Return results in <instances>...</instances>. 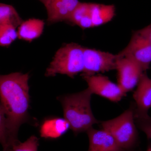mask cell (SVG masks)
<instances>
[{
    "label": "cell",
    "mask_w": 151,
    "mask_h": 151,
    "mask_svg": "<svg viewBox=\"0 0 151 151\" xmlns=\"http://www.w3.org/2000/svg\"><path fill=\"white\" fill-rule=\"evenodd\" d=\"M28 73L15 72L1 75V104L6 115L8 132V151L19 142V128L28 119L30 97Z\"/></svg>",
    "instance_id": "obj_1"
},
{
    "label": "cell",
    "mask_w": 151,
    "mask_h": 151,
    "mask_svg": "<svg viewBox=\"0 0 151 151\" xmlns=\"http://www.w3.org/2000/svg\"><path fill=\"white\" fill-rule=\"evenodd\" d=\"M92 92L89 88L60 98L64 118L75 135L86 132L100 122L94 116L91 106Z\"/></svg>",
    "instance_id": "obj_2"
},
{
    "label": "cell",
    "mask_w": 151,
    "mask_h": 151,
    "mask_svg": "<svg viewBox=\"0 0 151 151\" xmlns=\"http://www.w3.org/2000/svg\"><path fill=\"white\" fill-rule=\"evenodd\" d=\"M134 110V106L130 107L116 118L100 123L102 129L113 137L122 151H133L137 145Z\"/></svg>",
    "instance_id": "obj_3"
},
{
    "label": "cell",
    "mask_w": 151,
    "mask_h": 151,
    "mask_svg": "<svg viewBox=\"0 0 151 151\" xmlns=\"http://www.w3.org/2000/svg\"><path fill=\"white\" fill-rule=\"evenodd\" d=\"M84 47L75 43L67 44L60 47L47 68L45 76L51 77L61 74L72 78L82 73L84 68Z\"/></svg>",
    "instance_id": "obj_4"
},
{
    "label": "cell",
    "mask_w": 151,
    "mask_h": 151,
    "mask_svg": "<svg viewBox=\"0 0 151 151\" xmlns=\"http://www.w3.org/2000/svg\"><path fill=\"white\" fill-rule=\"evenodd\" d=\"M117 55L119 57L126 58L136 63L144 72L150 66L151 44L137 31L133 34L127 47Z\"/></svg>",
    "instance_id": "obj_5"
},
{
    "label": "cell",
    "mask_w": 151,
    "mask_h": 151,
    "mask_svg": "<svg viewBox=\"0 0 151 151\" xmlns=\"http://www.w3.org/2000/svg\"><path fill=\"white\" fill-rule=\"evenodd\" d=\"M84 58L82 76H90L116 69L117 54L84 47Z\"/></svg>",
    "instance_id": "obj_6"
},
{
    "label": "cell",
    "mask_w": 151,
    "mask_h": 151,
    "mask_svg": "<svg viewBox=\"0 0 151 151\" xmlns=\"http://www.w3.org/2000/svg\"><path fill=\"white\" fill-rule=\"evenodd\" d=\"M82 77L86 81L88 88L92 94H97L111 102H120L126 95L118 84L112 82L105 76L97 74Z\"/></svg>",
    "instance_id": "obj_7"
},
{
    "label": "cell",
    "mask_w": 151,
    "mask_h": 151,
    "mask_svg": "<svg viewBox=\"0 0 151 151\" xmlns=\"http://www.w3.org/2000/svg\"><path fill=\"white\" fill-rule=\"evenodd\" d=\"M116 70L118 72V85L126 94L137 86L144 73L136 63L129 58L118 56Z\"/></svg>",
    "instance_id": "obj_8"
},
{
    "label": "cell",
    "mask_w": 151,
    "mask_h": 151,
    "mask_svg": "<svg viewBox=\"0 0 151 151\" xmlns=\"http://www.w3.org/2000/svg\"><path fill=\"white\" fill-rule=\"evenodd\" d=\"M136 106L134 115L148 116L151 108V79L145 73H143L133 94Z\"/></svg>",
    "instance_id": "obj_9"
},
{
    "label": "cell",
    "mask_w": 151,
    "mask_h": 151,
    "mask_svg": "<svg viewBox=\"0 0 151 151\" xmlns=\"http://www.w3.org/2000/svg\"><path fill=\"white\" fill-rule=\"evenodd\" d=\"M80 3L78 0H48L44 4L47 11V20L51 22L69 20Z\"/></svg>",
    "instance_id": "obj_10"
},
{
    "label": "cell",
    "mask_w": 151,
    "mask_h": 151,
    "mask_svg": "<svg viewBox=\"0 0 151 151\" xmlns=\"http://www.w3.org/2000/svg\"><path fill=\"white\" fill-rule=\"evenodd\" d=\"M86 132L89 141L88 151H122L113 137L103 129L92 127Z\"/></svg>",
    "instance_id": "obj_11"
},
{
    "label": "cell",
    "mask_w": 151,
    "mask_h": 151,
    "mask_svg": "<svg viewBox=\"0 0 151 151\" xmlns=\"http://www.w3.org/2000/svg\"><path fill=\"white\" fill-rule=\"evenodd\" d=\"M70 128V124L65 118H49L42 122L40 132L41 137L56 139L65 134Z\"/></svg>",
    "instance_id": "obj_12"
},
{
    "label": "cell",
    "mask_w": 151,
    "mask_h": 151,
    "mask_svg": "<svg viewBox=\"0 0 151 151\" xmlns=\"http://www.w3.org/2000/svg\"><path fill=\"white\" fill-rule=\"evenodd\" d=\"M44 25L43 21L40 19H30L23 21L19 27L18 37L26 41H32L41 35Z\"/></svg>",
    "instance_id": "obj_13"
},
{
    "label": "cell",
    "mask_w": 151,
    "mask_h": 151,
    "mask_svg": "<svg viewBox=\"0 0 151 151\" xmlns=\"http://www.w3.org/2000/svg\"><path fill=\"white\" fill-rule=\"evenodd\" d=\"M90 14L93 27L100 26L111 21L114 17L115 6L90 3Z\"/></svg>",
    "instance_id": "obj_14"
},
{
    "label": "cell",
    "mask_w": 151,
    "mask_h": 151,
    "mask_svg": "<svg viewBox=\"0 0 151 151\" xmlns=\"http://www.w3.org/2000/svg\"><path fill=\"white\" fill-rule=\"evenodd\" d=\"M23 22L13 6L0 4V25H10L17 28Z\"/></svg>",
    "instance_id": "obj_15"
},
{
    "label": "cell",
    "mask_w": 151,
    "mask_h": 151,
    "mask_svg": "<svg viewBox=\"0 0 151 151\" xmlns=\"http://www.w3.org/2000/svg\"><path fill=\"white\" fill-rule=\"evenodd\" d=\"M16 29V28L10 25H0L1 46H9L18 37Z\"/></svg>",
    "instance_id": "obj_16"
},
{
    "label": "cell",
    "mask_w": 151,
    "mask_h": 151,
    "mask_svg": "<svg viewBox=\"0 0 151 151\" xmlns=\"http://www.w3.org/2000/svg\"><path fill=\"white\" fill-rule=\"evenodd\" d=\"M137 127L145 133L148 142L147 150L151 151V118L150 116H139L134 115Z\"/></svg>",
    "instance_id": "obj_17"
},
{
    "label": "cell",
    "mask_w": 151,
    "mask_h": 151,
    "mask_svg": "<svg viewBox=\"0 0 151 151\" xmlns=\"http://www.w3.org/2000/svg\"><path fill=\"white\" fill-rule=\"evenodd\" d=\"M90 13V3L80 2L72 13L68 21L78 25V23Z\"/></svg>",
    "instance_id": "obj_18"
},
{
    "label": "cell",
    "mask_w": 151,
    "mask_h": 151,
    "mask_svg": "<svg viewBox=\"0 0 151 151\" xmlns=\"http://www.w3.org/2000/svg\"><path fill=\"white\" fill-rule=\"evenodd\" d=\"M39 145L38 138L33 135L24 142L17 143L10 151H37Z\"/></svg>",
    "instance_id": "obj_19"
},
{
    "label": "cell",
    "mask_w": 151,
    "mask_h": 151,
    "mask_svg": "<svg viewBox=\"0 0 151 151\" xmlns=\"http://www.w3.org/2000/svg\"><path fill=\"white\" fill-rule=\"evenodd\" d=\"M0 141L4 151H8V132L6 115L0 106Z\"/></svg>",
    "instance_id": "obj_20"
},
{
    "label": "cell",
    "mask_w": 151,
    "mask_h": 151,
    "mask_svg": "<svg viewBox=\"0 0 151 151\" xmlns=\"http://www.w3.org/2000/svg\"><path fill=\"white\" fill-rule=\"evenodd\" d=\"M138 31L142 35L145 37L151 44V24Z\"/></svg>",
    "instance_id": "obj_21"
},
{
    "label": "cell",
    "mask_w": 151,
    "mask_h": 151,
    "mask_svg": "<svg viewBox=\"0 0 151 151\" xmlns=\"http://www.w3.org/2000/svg\"><path fill=\"white\" fill-rule=\"evenodd\" d=\"M39 1H40L42 3H43L44 4H45L48 0H39Z\"/></svg>",
    "instance_id": "obj_22"
},
{
    "label": "cell",
    "mask_w": 151,
    "mask_h": 151,
    "mask_svg": "<svg viewBox=\"0 0 151 151\" xmlns=\"http://www.w3.org/2000/svg\"><path fill=\"white\" fill-rule=\"evenodd\" d=\"M147 151H149L148 150H147Z\"/></svg>",
    "instance_id": "obj_23"
}]
</instances>
